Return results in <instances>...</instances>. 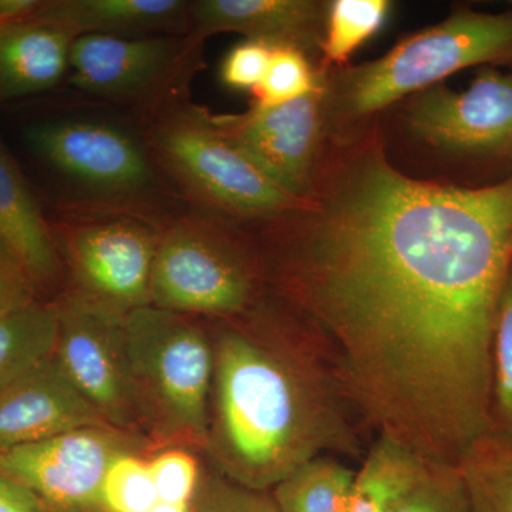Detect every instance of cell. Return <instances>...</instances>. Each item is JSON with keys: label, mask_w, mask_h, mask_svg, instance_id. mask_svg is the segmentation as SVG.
I'll use <instances>...</instances> for the list:
<instances>
[{"label": "cell", "mask_w": 512, "mask_h": 512, "mask_svg": "<svg viewBox=\"0 0 512 512\" xmlns=\"http://www.w3.org/2000/svg\"><path fill=\"white\" fill-rule=\"evenodd\" d=\"M471 512H512V441L485 433L457 463Z\"/></svg>", "instance_id": "obj_22"}, {"label": "cell", "mask_w": 512, "mask_h": 512, "mask_svg": "<svg viewBox=\"0 0 512 512\" xmlns=\"http://www.w3.org/2000/svg\"><path fill=\"white\" fill-rule=\"evenodd\" d=\"M396 512H471L457 466L430 464L426 476Z\"/></svg>", "instance_id": "obj_27"}, {"label": "cell", "mask_w": 512, "mask_h": 512, "mask_svg": "<svg viewBox=\"0 0 512 512\" xmlns=\"http://www.w3.org/2000/svg\"><path fill=\"white\" fill-rule=\"evenodd\" d=\"M130 453L124 431L84 427L0 453V471L36 495L49 512L101 510L110 464Z\"/></svg>", "instance_id": "obj_11"}, {"label": "cell", "mask_w": 512, "mask_h": 512, "mask_svg": "<svg viewBox=\"0 0 512 512\" xmlns=\"http://www.w3.org/2000/svg\"><path fill=\"white\" fill-rule=\"evenodd\" d=\"M386 0H335L330 3L323 40L326 62L343 64L379 32L389 15Z\"/></svg>", "instance_id": "obj_23"}, {"label": "cell", "mask_w": 512, "mask_h": 512, "mask_svg": "<svg viewBox=\"0 0 512 512\" xmlns=\"http://www.w3.org/2000/svg\"><path fill=\"white\" fill-rule=\"evenodd\" d=\"M409 124L414 134L443 150L512 153V76L484 70L460 93L430 87L413 101Z\"/></svg>", "instance_id": "obj_13"}, {"label": "cell", "mask_w": 512, "mask_h": 512, "mask_svg": "<svg viewBox=\"0 0 512 512\" xmlns=\"http://www.w3.org/2000/svg\"><path fill=\"white\" fill-rule=\"evenodd\" d=\"M511 53L512 12L464 10L406 37L375 62L350 69L342 77L339 99L350 116H366L406 94L430 89L464 67Z\"/></svg>", "instance_id": "obj_6"}, {"label": "cell", "mask_w": 512, "mask_h": 512, "mask_svg": "<svg viewBox=\"0 0 512 512\" xmlns=\"http://www.w3.org/2000/svg\"><path fill=\"white\" fill-rule=\"evenodd\" d=\"M165 224V222H164ZM161 222L126 212L66 210L49 221L72 295L126 316L151 305Z\"/></svg>", "instance_id": "obj_8"}, {"label": "cell", "mask_w": 512, "mask_h": 512, "mask_svg": "<svg viewBox=\"0 0 512 512\" xmlns=\"http://www.w3.org/2000/svg\"><path fill=\"white\" fill-rule=\"evenodd\" d=\"M37 286L0 239V316L37 302Z\"/></svg>", "instance_id": "obj_31"}, {"label": "cell", "mask_w": 512, "mask_h": 512, "mask_svg": "<svg viewBox=\"0 0 512 512\" xmlns=\"http://www.w3.org/2000/svg\"><path fill=\"white\" fill-rule=\"evenodd\" d=\"M143 123V136L161 174L192 208L269 220L295 210L301 202L222 136L211 111L188 96L170 101L144 117Z\"/></svg>", "instance_id": "obj_3"}, {"label": "cell", "mask_w": 512, "mask_h": 512, "mask_svg": "<svg viewBox=\"0 0 512 512\" xmlns=\"http://www.w3.org/2000/svg\"><path fill=\"white\" fill-rule=\"evenodd\" d=\"M319 76L313 73L305 53L295 49H274L268 69L258 89L255 106L269 107L286 103L311 92Z\"/></svg>", "instance_id": "obj_26"}, {"label": "cell", "mask_w": 512, "mask_h": 512, "mask_svg": "<svg viewBox=\"0 0 512 512\" xmlns=\"http://www.w3.org/2000/svg\"><path fill=\"white\" fill-rule=\"evenodd\" d=\"M0 512H49L35 494L0 471Z\"/></svg>", "instance_id": "obj_32"}, {"label": "cell", "mask_w": 512, "mask_h": 512, "mask_svg": "<svg viewBox=\"0 0 512 512\" xmlns=\"http://www.w3.org/2000/svg\"><path fill=\"white\" fill-rule=\"evenodd\" d=\"M158 503L147 461L130 451L110 464L101 487V511L150 512Z\"/></svg>", "instance_id": "obj_25"}, {"label": "cell", "mask_w": 512, "mask_h": 512, "mask_svg": "<svg viewBox=\"0 0 512 512\" xmlns=\"http://www.w3.org/2000/svg\"><path fill=\"white\" fill-rule=\"evenodd\" d=\"M33 20L80 36H188L190 0H42Z\"/></svg>", "instance_id": "obj_16"}, {"label": "cell", "mask_w": 512, "mask_h": 512, "mask_svg": "<svg viewBox=\"0 0 512 512\" xmlns=\"http://www.w3.org/2000/svg\"><path fill=\"white\" fill-rule=\"evenodd\" d=\"M144 420L163 436L207 444L214 346L188 315L144 306L124 316Z\"/></svg>", "instance_id": "obj_5"}, {"label": "cell", "mask_w": 512, "mask_h": 512, "mask_svg": "<svg viewBox=\"0 0 512 512\" xmlns=\"http://www.w3.org/2000/svg\"><path fill=\"white\" fill-rule=\"evenodd\" d=\"M191 512H281L271 494L249 490L225 477L200 483Z\"/></svg>", "instance_id": "obj_29"}, {"label": "cell", "mask_w": 512, "mask_h": 512, "mask_svg": "<svg viewBox=\"0 0 512 512\" xmlns=\"http://www.w3.org/2000/svg\"><path fill=\"white\" fill-rule=\"evenodd\" d=\"M0 239L18 258L37 289L52 286L62 274L49 220L19 168L0 143Z\"/></svg>", "instance_id": "obj_17"}, {"label": "cell", "mask_w": 512, "mask_h": 512, "mask_svg": "<svg viewBox=\"0 0 512 512\" xmlns=\"http://www.w3.org/2000/svg\"><path fill=\"white\" fill-rule=\"evenodd\" d=\"M429 467L402 444L379 436L355 471L348 512H396Z\"/></svg>", "instance_id": "obj_19"}, {"label": "cell", "mask_w": 512, "mask_h": 512, "mask_svg": "<svg viewBox=\"0 0 512 512\" xmlns=\"http://www.w3.org/2000/svg\"><path fill=\"white\" fill-rule=\"evenodd\" d=\"M26 143L76 194L67 210L126 212L161 224L181 211L174 210V190L151 156L143 131L69 117L30 127Z\"/></svg>", "instance_id": "obj_4"}, {"label": "cell", "mask_w": 512, "mask_h": 512, "mask_svg": "<svg viewBox=\"0 0 512 512\" xmlns=\"http://www.w3.org/2000/svg\"><path fill=\"white\" fill-rule=\"evenodd\" d=\"M322 6L311 0H192L190 36L197 43L239 33L271 49L311 52L323 40Z\"/></svg>", "instance_id": "obj_15"}, {"label": "cell", "mask_w": 512, "mask_h": 512, "mask_svg": "<svg viewBox=\"0 0 512 512\" xmlns=\"http://www.w3.org/2000/svg\"><path fill=\"white\" fill-rule=\"evenodd\" d=\"M511 266L512 177L429 183L373 150L286 241L279 272L363 423L427 464L457 466L490 430Z\"/></svg>", "instance_id": "obj_1"}, {"label": "cell", "mask_w": 512, "mask_h": 512, "mask_svg": "<svg viewBox=\"0 0 512 512\" xmlns=\"http://www.w3.org/2000/svg\"><path fill=\"white\" fill-rule=\"evenodd\" d=\"M73 40L33 19L0 25V101L47 92L62 82Z\"/></svg>", "instance_id": "obj_18"}, {"label": "cell", "mask_w": 512, "mask_h": 512, "mask_svg": "<svg viewBox=\"0 0 512 512\" xmlns=\"http://www.w3.org/2000/svg\"><path fill=\"white\" fill-rule=\"evenodd\" d=\"M57 330V302L37 301L0 316V396L53 356Z\"/></svg>", "instance_id": "obj_20"}, {"label": "cell", "mask_w": 512, "mask_h": 512, "mask_svg": "<svg viewBox=\"0 0 512 512\" xmlns=\"http://www.w3.org/2000/svg\"><path fill=\"white\" fill-rule=\"evenodd\" d=\"M150 512H191V505L158 503Z\"/></svg>", "instance_id": "obj_34"}, {"label": "cell", "mask_w": 512, "mask_h": 512, "mask_svg": "<svg viewBox=\"0 0 512 512\" xmlns=\"http://www.w3.org/2000/svg\"><path fill=\"white\" fill-rule=\"evenodd\" d=\"M218 215L190 207L161 229L151 305L181 315L238 316L255 296V271Z\"/></svg>", "instance_id": "obj_7"}, {"label": "cell", "mask_w": 512, "mask_h": 512, "mask_svg": "<svg viewBox=\"0 0 512 512\" xmlns=\"http://www.w3.org/2000/svg\"><path fill=\"white\" fill-rule=\"evenodd\" d=\"M271 47L255 40L238 43L228 50L220 66V79L228 89L254 93L264 79Z\"/></svg>", "instance_id": "obj_30"}, {"label": "cell", "mask_w": 512, "mask_h": 512, "mask_svg": "<svg viewBox=\"0 0 512 512\" xmlns=\"http://www.w3.org/2000/svg\"><path fill=\"white\" fill-rule=\"evenodd\" d=\"M208 444L225 478L266 491L323 451L359 457V440L322 346L258 328L214 345Z\"/></svg>", "instance_id": "obj_2"}, {"label": "cell", "mask_w": 512, "mask_h": 512, "mask_svg": "<svg viewBox=\"0 0 512 512\" xmlns=\"http://www.w3.org/2000/svg\"><path fill=\"white\" fill-rule=\"evenodd\" d=\"M42 0H0V25L32 18Z\"/></svg>", "instance_id": "obj_33"}, {"label": "cell", "mask_w": 512, "mask_h": 512, "mask_svg": "<svg viewBox=\"0 0 512 512\" xmlns=\"http://www.w3.org/2000/svg\"><path fill=\"white\" fill-rule=\"evenodd\" d=\"M107 426L55 353L0 396V453L84 427Z\"/></svg>", "instance_id": "obj_14"}, {"label": "cell", "mask_w": 512, "mask_h": 512, "mask_svg": "<svg viewBox=\"0 0 512 512\" xmlns=\"http://www.w3.org/2000/svg\"><path fill=\"white\" fill-rule=\"evenodd\" d=\"M322 77L311 92L276 106H252L242 114H212L211 120L279 187L301 201L311 183L320 128Z\"/></svg>", "instance_id": "obj_12"}, {"label": "cell", "mask_w": 512, "mask_h": 512, "mask_svg": "<svg viewBox=\"0 0 512 512\" xmlns=\"http://www.w3.org/2000/svg\"><path fill=\"white\" fill-rule=\"evenodd\" d=\"M59 305L55 357L100 419L113 429L144 420L130 362L124 316L67 293Z\"/></svg>", "instance_id": "obj_10"}, {"label": "cell", "mask_w": 512, "mask_h": 512, "mask_svg": "<svg viewBox=\"0 0 512 512\" xmlns=\"http://www.w3.org/2000/svg\"><path fill=\"white\" fill-rule=\"evenodd\" d=\"M148 466L160 503L192 504L200 487V470L191 454L183 450L164 451L154 457Z\"/></svg>", "instance_id": "obj_28"}, {"label": "cell", "mask_w": 512, "mask_h": 512, "mask_svg": "<svg viewBox=\"0 0 512 512\" xmlns=\"http://www.w3.org/2000/svg\"><path fill=\"white\" fill-rule=\"evenodd\" d=\"M201 50L190 36H80L66 77L80 92L147 117L188 96Z\"/></svg>", "instance_id": "obj_9"}, {"label": "cell", "mask_w": 512, "mask_h": 512, "mask_svg": "<svg viewBox=\"0 0 512 512\" xmlns=\"http://www.w3.org/2000/svg\"><path fill=\"white\" fill-rule=\"evenodd\" d=\"M355 471L338 458L320 456L272 488L281 512H348Z\"/></svg>", "instance_id": "obj_21"}, {"label": "cell", "mask_w": 512, "mask_h": 512, "mask_svg": "<svg viewBox=\"0 0 512 512\" xmlns=\"http://www.w3.org/2000/svg\"><path fill=\"white\" fill-rule=\"evenodd\" d=\"M488 431L512 441V266L505 278L495 318L491 426Z\"/></svg>", "instance_id": "obj_24"}]
</instances>
